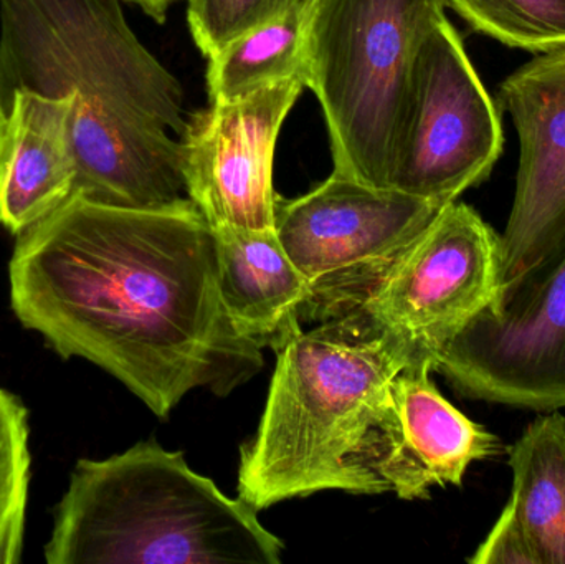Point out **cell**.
Here are the masks:
<instances>
[{"instance_id": "obj_7", "label": "cell", "mask_w": 565, "mask_h": 564, "mask_svg": "<svg viewBox=\"0 0 565 564\" xmlns=\"http://www.w3.org/2000/svg\"><path fill=\"white\" fill-rule=\"evenodd\" d=\"M503 267L501 235L471 205L454 201L352 305L434 361L500 298Z\"/></svg>"}, {"instance_id": "obj_6", "label": "cell", "mask_w": 565, "mask_h": 564, "mask_svg": "<svg viewBox=\"0 0 565 564\" xmlns=\"http://www.w3.org/2000/svg\"><path fill=\"white\" fill-rule=\"evenodd\" d=\"M503 146L500 109L445 17L415 60L387 189L450 204L490 178Z\"/></svg>"}, {"instance_id": "obj_8", "label": "cell", "mask_w": 565, "mask_h": 564, "mask_svg": "<svg viewBox=\"0 0 565 564\" xmlns=\"http://www.w3.org/2000/svg\"><path fill=\"white\" fill-rule=\"evenodd\" d=\"M434 371L468 400L565 409V245L438 351Z\"/></svg>"}, {"instance_id": "obj_4", "label": "cell", "mask_w": 565, "mask_h": 564, "mask_svg": "<svg viewBox=\"0 0 565 564\" xmlns=\"http://www.w3.org/2000/svg\"><path fill=\"white\" fill-rule=\"evenodd\" d=\"M444 0H312L305 83L328 125L334 174L387 189L415 60Z\"/></svg>"}, {"instance_id": "obj_20", "label": "cell", "mask_w": 565, "mask_h": 564, "mask_svg": "<svg viewBox=\"0 0 565 564\" xmlns=\"http://www.w3.org/2000/svg\"><path fill=\"white\" fill-rule=\"evenodd\" d=\"M292 0H189L188 22L202 55L214 56L238 36L278 19Z\"/></svg>"}, {"instance_id": "obj_10", "label": "cell", "mask_w": 565, "mask_h": 564, "mask_svg": "<svg viewBox=\"0 0 565 564\" xmlns=\"http://www.w3.org/2000/svg\"><path fill=\"white\" fill-rule=\"evenodd\" d=\"M305 88L302 76L282 79L234 102L211 103L185 126L188 195L212 228H275V149Z\"/></svg>"}, {"instance_id": "obj_2", "label": "cell", "mask_w": 565, "mask_h": 564, "mask_svg": "<svg viewBox=\"0 0 565 564\" xmlns=\"http://www.w3.org/2000/svg\"><path fill=\"white\" fill-rule=\"evenodd\" d=\"M274 353L260 426L241 449L238 499L262 512L326 490L387 492L365 462L369 437L394 377L430 357L358 305L299 328Z\"/></svg>"}, {"instance_id": "obj_12", "label": "cell", "mask_w": 565, "mask_h": 564, "mask_svg": "<svg viewBox=\"0 0 565 564\" xmlns=\"http://www.w3.org/2000/svg\"><path fill=\"white\" fill-rule=\"evenodd\" d=\"M431 373L434 361L422 357L394 377L365 450L369 469L402 500L428 499L434 487H461L473 464L508 450L441 396Z\"/></svg>"}, {"instance_id": "obj_14", "label": "cell", "mask_w": 565, "mask_h": 564, "mask_svg": "<svg viewBox=\"0 0 565 564\" xmlns=\"http://www.w3.org/2000/svg\"><path fill=\"white\" fill-rule=\"evenodd\" d=\"M75 96L39 95L17 89L6 103L0 146V224L22 234L52 214L75 188L72 141Z\"/></svg>"}, {"instance_id": "obj_13", "label": "cell", "mask_w": 565, "mask_h": 564, "mask_svg": "<svg viewBox=\"0 0 565 564\" xmlns=\"http://www.w3.org/2000/svg\"><path fill=\"white\" fill-rule=\"evenodd\" d=\"M72 141L73 192L129 209L169 207L189 199L181 142L154 123L75 98Z\"/></svg>"}, {"instance_id": "obj_5", "label": "cell", "mask_w": 565, "mask_h": 564, "mask_svg": "<svg viewBox=\"0 0 565 564\" xmlns=\"http://www.w3.org/2000/svg\"><path fill=\"white\" fill-rule=\"evenodd\" d=\"M131 113L184 135V93L139 42L119 0H0V92Z\"/></svg>"}, {"instance_id": "obj_22", "label": "cell", "mask_w": 565, "mask_h": 564, "mask_svg": "<svg viewBox=\"0 0 565 564\" xmlns=\"http://www.w3.org/2000/svg\"><path fill=\"white\" fill-rule=\"evenodd\" d=\"M132 2L138 3L148 15L158 20L159 23H164L166 13H168L169 7H171V3L175 2V0H132Z\"/></svg>"}, {"instance_id": "obj_15", "label": "cell", "mask_w": 565, "mask_h": 564, "mask_svg": "<svg viewBox=\"0 0 565 564\" xmlns=\"http://www.w3.org/2000/svg\"><path fill=\"white\" fill-rule=\"evenodd\" d=\"M222 304L238 333L277 350L301 328L315 287L289 260L275 228H214Z\"/></svg>"}, {"instance_id": "obj_17", "label": "cell", "mask_w": 565, "mask_h": 564, "mask_svg": "<svg viewBox=\"0 0 565 564\" xmlns=\"http://www.w3.org/2000/svg\"><path fill=\"white\" fill-rule=\"evenodd\" d=\"M309 7L292 0L282 15L228 43L209 58L211 103L234 102L306 70V26Z\"/></svg>"}, {"instance_id": "obj_9", "label": "cell", "mask_w": 565, "mask_h": 564, "mask_svg": "<svg viewBox=\"0 0 565 564\" xmlns=\"http://www.w3.org/2000/svg\"><path fill=\"white\" fill-rule=\"evenodd\" d=\"M445 205L332 172L301 198L275 204V231L315 287L326 317L351 307Z\"/></svg>"}, {"instance_id": "obj_1", "label": "cell", "mask_w": 565, "mask_h": 564, "mask_svg": "<svg viewBox=\"0 0 565 564\" xmlns=\"http://www.w3.org/2000/svg\"><path fill=\"white\" fill-rule=\"evenodd\" d=\"M9 284L26 330L161 419L199 387L228 396L265 364L222 304L214 228L191 199L129 209L73 192L17 235Z\"/></svg>"}, {"instance_id": "obj_16", "label": "cell", "mask_w": 565, "mask_h": 564, "mask_svg": "<svg viewBox=\"0 0 565 564\" xmlns=\"http://www.w3.org/2000/svg\"><path fill=\"white\" fill-rule=\"evenodd\" d=\"M513 473L507 507L540 564H565V416L540 413L507 450Z\"/></svg>"}, {"instance_id": "obj_19", "label": "cell", "mask_w": 565, "mask_h": 564, "mask_svg": "<svg viewBox=\"0 0 565 564\" xmlns=\"http://www.w3.org/2000/svg\"><path fill=\"white\" fill-rule=\"evenodd\" d=\"M30 464L29 413L0 387V564L22 558Z\"/></svg>"}, {"instance_id": "obj_23", "label": "cell", "mask_w": 565, "mask_h": 564, "mask_svg": "<svg viewBox=\"0 0 565 564\" xmlns=\"http://www.w3.org/2000/svg\"><path fill=\"white\" fill-rule=\"evenodd\" d=\"M7 109L3 105L2 92H0V146H2L3 132H6Z\"/></svg>"}, {"instance_id": "obj_18", "label": "cell", "mask_w": 565, "mask_h": 564, "mask_svg": "<svg viewBox=\"0 0 565 564\" xmlns=\"http://www.w3.org/2000/svg\"><path fill=\"white\" fill-rule=\"evenodd\" d=\"M475 32L511 49H565V0H444Z\"/></svg>"}, {"instance_id": "obj_21", "label": "cell", "mask_w": 565, "mask_h": 564, "mask_svg": "<svg viewBox=\"0 0 565 564\" xmlns=\"http://www.w3.org/2000/svg\"><path fill=\"white\" fill-rule=\"evenodd\" d=\"M468 562L471 564H540L523 526L508 507H504L493 529Z\"/></svg>"}, {"instance_id": "obj_3", "label": "cell", "mask_w": 565, "mask_h": 564, "mask_svg": "<svg viewBox=\"0 0 565 564\" xmlns=\"http://www.w3.org/2000/svg\"><path fill=\"white\" fill-rule=\"evenodd\" d=\"M257 510L156 440L83 459L56 507L49 564H281Z\"/></svg>"}, {"instance_id": "obj_11", "label": "cell", "mask_w": 565, "mask_h": 564, "mask_svg": "<svg viewBox=\"0 0 565 564\" xmlns=\"http://www.w3.org/2000/svg\"><path fill=\"white\" fill-rule=\"evenodd\" d=\"M500 102L520 138L516 191L501 234L504 290L565 245V49L511 73Z\"/></svg>"}]
</instances>
